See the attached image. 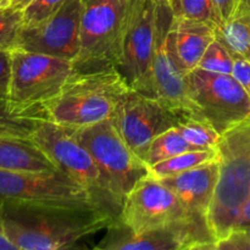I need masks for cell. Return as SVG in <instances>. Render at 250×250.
I'll return each mask as SVG.
<instances>
[{"label":"cell","mask_w":250,"mask_h":250,"mask_svg":"<svg viewBox=\"0 0 250 250\" xmlns=\"http://www.w3.org/2000/svg\"><path fill=\"white\" fill-rule=\"evenodd\" d=\"M0 168L16 171H59L32 138L0 136Z\"/></svg>","instance_id":"18"},{"label":"cell","mask_w":250,"mask_h":250,"mask_svg":"<svg viewBox=\"0 0 250 250\" xmlns=\"http://www.w3.org/2000/svg\"><path fill=\"white\" fill-rule=\"evenodd\" d=\"M0 250H17L15 244L11 243L10 239L5 236L4 232H0Z\"/></svg>","instance_id":"33"},{"label":"cell","mask_w":250,"mask_h":250,"mask_svg":"<svg viewBox=\"0 0 250 250\" xmlns=\"http://www.w3.org/2000/svg\"><path fill=\"white\" fill-rule=\"evenodd\" d=\"M183 138L198 149H217L222 134L205 120L185 116L177 125Z\"/></svg>","instance_id":"23"},{"label":"cell","mask_w":250,"mask_h":250,"mask_svg":"<svg viewBox=\"0 0 250 250\" xmlns=\"http://www.w3.org/2000/svg\"><path fill=\"white\" fill-rule=\"evenodd\" d=\"M70 128L73 137L92 155L110 198L120 210L136 183L149 175L148 165L122 139L112 119Z\"/></svg>","instance_id":"4"},{"label":"cell","mask_w":250,"mask_h":250,"mask_svg":"<svg viewBox=\"0 0 250 250\" xmlns=\"http://www.w3.org/2000/svg\"><path fill=\"white\" fill-rule=\"evenodd\" d=\"M198 67L205 71H210V72L232 75L233 58L226 45L216 38L208 46L204 55L202 56L199 63H198Z\"/></svg>","instance_id":"25"},{"label":"cell","mask_w":250,"mask_h":250,"mask_svg":"<svg viewBox=\"0 0 250 250\" xmlns=\"http://www.w3.org/2000/svg\"><path fill=\"white\" fill-rule=\"evenodd\" d=\"M216 158H219L217 149L188 150L149 166V173L158 178L167 177V176H173L185 172V171L192 170V168L203 165L210 160H214Z\"/></svg>","instance_id":"21"},{"label":"cell","mask_w":250,"mask_h":250,"mask_svg":"<svg viewBox=\"0 0 250 250\" xmlns=\"http://www.w3.org/2000/svg\"><path fill=\"white\" fill-rule=\"evenodd\" d=\"M171 2L176 17L214 22L211 0H171Z\"/></svg>","instance_id":"26"},{"label":"cell","mask_w":250,"mask_h":250,"mask_svg":"<svg viewBox=\"0 0 250 250\" xmlns=\"http://www.w3.org/2000/svg\"><path fill=\"white\" fill-rule=\"evenodd\" d=\"M188 98L199 119L224 134L250 121V98L232 75L195 67L186 75Z\"/></svg>","instance_id":"7"},{"label":"cell","mask_w":250,"mask_h":250,"mask_svg":"<svg viewBox=\"0 0 250 250\" xmlns=\"http://www.w3.org/2000/svg\"><path fill=\"white\" fill-rule=\"evenodd\" d=\"M9 5V0H0V6H6Z\"/></svg>","instance_id":"35"},{"label":"cell","mask_w":250,"mask_h":250,"mask_svg":"<svg viewBox=\"0 0 250 250\" xmlns=\"http://www.w3.org/2000/svg\"><path fill=\"white\" fill-rule=\"evenodd\" d=\"M2 232L17 250L76 248L116 219L102 208H46L0 203Z\"/></svg>","instance_id":"1"},{"label":"cell","mask_w":250,"mask_h":250,"mask_svg":"<svg viewBox=\"0 0 250 250\" xmlns=\"http://www.w3.org/2000/svg\"><path fill=\"white\" fill-rule=\"evenodd\" d=\"M116 219L133 232L173 225H195L209 229L207 220L192 216L177 195L160 178L150 173L139 180L126 195Z\"/></svg>","instance_id":"10"},{"label":"cell","mask_w":250,"mask_h":250,"mask_svg":"<svg viewBox=\"0 0 250 250\" xmlns=\"http://www.w3.org/2000/svg\"><path fill=\"white\" fill-rule=\"evenodd\" d=\"M11 81V51L0 50V100L9 98Z\"/></svg>","instance_id":"30"},{"label":"cell","mask_w":250,"mask_h":250,"mask_svg":"<svg viewBox=\"0 0 250 250\" xmlns=\"http://www.w3.org/2000/svg\"><path fill=\"white\" fill-rule=\"evenodd\" d=\"M0 203L66 209L102 208L87 188L60 171L0 168Z\"/></svg>","instance_id":"6"},{"label":"cell","mask_w":250,"mask_h":250,"mask_svg":"<svg viewBox=\"0 0 250 250\" xmlns=\"http://www.w3.org/2000/svg\"><path fill=\"white\" fill-rule=\"evenodd\" d=\"M231 53V51H229ZM232 54L233 58V71L232 76L241 83L242 87L250 98V61L238 54Z\"/></svg>","instance_id":"29"},{"label":"cell","mask_w":250,"mask_h":250,"mask_svg":"<svg viewBox=\"0 0 250 250\" xmlns=\"http://www.w3.org/2000/svg\"><path fill=\"white\" fill-rule=\"evenodd\" d=\"M95 249L103 250H185L215 249L216 242L208 227L173 225L133 232L115 219Z\"/></svg>","instance_id":"14"},{"label":"cell","mask_w":250,"mask_h":250,"mask_svg":"<svg viewBox=\"0 0 250 250\" xmlns=\"http://www.w3.org/2000/svg\"><path fill=\"white\" fill-rule=\"evenodd\" d=\"M111 119L127 146L146 163L151 142L177 126L183 117L158 98L128 88L119 100Z\"/></svg>","instance_id":"12"},{"label":"cell","mask_w":250,"mask_h":250,"mask_svg":"<svg viewBox=\"0 0 250 250\" xmlns=\"http://www.w3.org/2000/svg\"><path fill=\"white\" fill-rule=\"evenodd\" d=\"M83 0H66L53 15L23 26L16 48L72 61L80 50Z\"/></svg>","instance_id":"15"},{"label":"cell","mask_w":250,"mask_h":250,"mask_svg":"<svg viewBox=\"0 0 250 250\" xmlns=\"http://www.w3.org/2000/svg\"><path fill=\"white\" fill-rule=\"evenodd\" d=\"M238 0H211L214 22L217 27L224 24L236 9Z\"/></svg>","instance_id":"31"},{"label":"cell","mask_w":250,"mask_h":250,"mask_svg":"<svg viewBox=\"0 0 250 250\" xmlns=\"http://www.w3.org/2000/svg\"><path fill=\"white\" fill-rule=\"evenodd\" d=\"M195 146L188 143L182 134L178 131L177 126L168 128L167 131L159 134L153 142L146 153V164L149 166L159 163V161L166 160L168 158L177 155V154L185 153L188 150H195Z\"/></svg>","instance_id":"22"},{"label":"cell","mask_w":250,"mask_h":250,"mask_svg":"<svg viewBox=\"0 0 250 250\" xmlns=\"http://www.w3.org/2000/svg\"><path fill=\"white\" fill-rule=\"evenodd\" d=\"M115 66L129 88L154 97L151 53L156 0H121Z\"/></svg>","instance_id":"5"},{"label":"cell","mask_w":250,"mask_h":250,"mask_svg":"<svg viewBox=\"0 0 250 250\" xmlns=\"http://www.w3.org/2000/svg\"><path fill=\"white\" fill-rule=\"evenodd\" d=\"M24 26L23 11L11 5L0 6V50L16 49L19 37Z\"/></svg>","instance_id":"24"},{"label":"cell","mask_w":250,"mask_h":250,"mask_svg":"<svg viewBox=\"0 0 250 250\" xmlns=\"http://www.w3.org/2000/svg\"><path fill=\"white\" fill-rule=\"evenodd\" d=\"M0 232H2V225H1V214H0Z\"/></svg>","instance_id":"36"},{"label":"cell","mask_w":250,"mask_h":250,"mask_svg":"<svg viewBox=\"0 0 250 250\" xmlns=\"http://www.w3.org/2000/svg\"><path fill=\"white\" fill-rule=\"evenodd\" d=\"M32 139L60 172L87 188L103 209L115 216L119 215L120 210L105 188L97 164L87 149L73 137L70 127L45 120L37 127Z\"/></svg>","instance_id":"8"},{"label":"cell","mask_w":250,"mask_h":250,"mask_svg":"<svg viewBox=\"0 0 250 250\" xmlns=\"http://www.w3.org/2000/svg\"><path fill=\"white\" fill-rule=\"evenodd\" d=\"M66 0H32L23 10L24 26H31L53 15Z\"/></svg>","instance_id":"27"},{"label":"cell","mask_w":250,"mask_h":250,"mask_svg":"<svg viewBox=\"0 0 250 250\" xmlns=\"http://www.w3.org/2000/svg\"><path fill=\"white\" fill-rule=\"evenodd\" d=\"M220 175L219 158L192 170L160 178L192 216L207 220Z\"/></svg>","instance_id":"16"},{"label":"cell","mask_w":250,"mask_h":250,"mask_svg":"<svg viewBox=\"0 0 250 250\" xmlns=\"http://www.w3.org/2000/svg\"><path fill=\"white\" fill-rule=\"evenodd\" d=\"M217 250H250V231L236 229L216 244Z\"/></svg>","instance_id":"28"},{"label":"cell","mask_w":250,"mask_h":250,"mask_svg":"<svg viewBox=\"0 0 250 250\" xmlns=\"http://www.w3.org/2000/svg\"><path fill=\"white\" fill-rule=\"evenodd\" d=\"M175 12L171 0H156L155 31L151 53L154 97L182 117L199 119L188 98L186 75L175 53L172 24ZM203 120V119H202Z\"/></svg>","instance_id":"9"},{"label":"cell","mask_w":250,"mask_h":250,"mask_svg":"<svg viewBox=\"0 0 250 250\" xmlns=\"http://www.w3.org/2000/svg\"><path fill=\"white\" fill-rule=\"evenodd\" d=\"M73 71L70 60L14 49L7 100L19 109L44 106L60 92Z\"/></svg>","instance_id":"11"},{"label":"cell","mask_w":250,"mask_h":250,"mask_svg":"<svg viewBox=\"0 0 250 250\" xmlns=\"http://www.w3.org/2000/svg\"><path fill=\"white\" fill-rule=\"evenodd\" d=\"M121 0H83L76 71L115 65Z\"/></svg>","instance_id":"13"},{"label":"cell","mask_w":250,"mask_h":250,"mask_svg":"<svg viewBox=\"0 0 250 250\" xmlns=\"http://www.w3.org/2000/svg\"><path fill=\"white\" fill-rule=\"evenodd\" d=\"M216 27L212 21L175 16L172 24L173 45L178 62L186 73L198 67L208 46L216 39Z\"/></svg>","instance_id":"17"},{"label":"cell","mask_w":250,"mask_h":250,"mask_svg":"<svg viewBox=\"0 0 250 250\" xmlns=\"http://www.w3.org/2000/svg\"><path fill=\"white\" fill-rule=\"evenodd\" d=\"M48 119L44 106L19 109L9 100H0V136L32 138L37 127Z\"/></svg>","instance_id":"20"},{"label":"cell","mask_w":250,"mask_h":250,"mask_svg":"<svg viewBox=\"0 0 250 250\" xmlns=\"http://www.w3.org/2000/svg\"><path fill=\"white\" fill-rule=\"evenodd\" d=\"M31 1L32 0H9V5L14 6L15 9H19L23 11V10L26 9L27 5H28Z\"/></svg>","instance_id":"34"},{"label":"cell","mask_w":250,"mask_h":250,"mask_svg":"<svg viewBox=\"0 0 250 250\" xmlns=\"http://www.w3.org/2000/svg\"><path fill=\"white\" fill-rule=\"evenodd\" d=\"M129 88L115 65L73 71L60 92L44 104L48 119L67 127H83L111 119Z\"/></svg>","instance_id":"2"},{"label":"cell","mask_w":250,"mask_h":250,"mask_svg":"<svg viewBox=\"0 0 250 250\" xmlns=\"http://www.w3.org/2000/svg\"><path fill=\"white\" fill-rule=\"evenodd\" d=\"M216 38L231 53L250 61V0H238L229 19L216 27Z\"/></svg>","instance_id":"19"},{"label":"cell","mask_w":250,"mask_h":250,"mask_svg":"<svg viewBox=\"0 0 250 250\" xmlns=\"http://www.w3.org/2000/svg\"><path fill=\"white\" fill-rule=\"evenodd\" d=\"M244 231H250V226L248 227V229H244Z\"/></svg>","instance_id":"37"},{"label":"cell","mask_w":250,"mask_h":250,"mask_svg":"<svg viewBox=\"0 0 250 250\" xmlns=\"http://www.w3.org/2000/svg\"><path fill=\"white\" fill-rule=\"evenodd\" d=\"M249 226H250V197L248 202H247L246 205L243 207V209H242L241 215H239L238 220H237L236 227H234L233 231H236V229H248Z\"/></svg>","instance_id":"32"},{"label":"cell","mask_w":250,"mask_h":250,"mask_svg":"<svg viewBox=\"0 0 250 250\" xmlns=\"http://www.w3.org/2000/svg\"><path fill=\"white\" fill-rule=\"evenodd\" d=\"M217 150L220 175L208 215L216 244L233 231L250 197V121L222 134Z\"/></svg>","instance_id":"3"}]
</instances>
